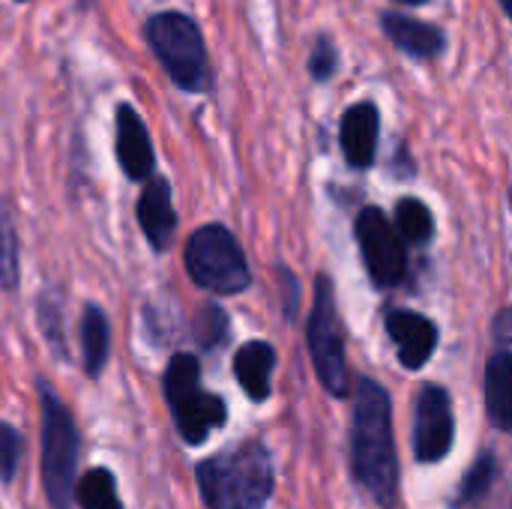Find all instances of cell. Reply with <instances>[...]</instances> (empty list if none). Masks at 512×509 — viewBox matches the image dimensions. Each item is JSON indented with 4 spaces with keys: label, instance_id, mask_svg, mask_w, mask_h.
I'll use <instances>...</instances> for the list:
<instances>
[{
    "label": "cell",
    "instance_id": "cell-1",
    "mask_svg": "<svg viewBox=\"0 0 512 509\" xmlns=\"http://www.w3.org/2000/svg\"><path fill=\"white\" fill-rule=\"evenodd\" d=\"M351 468L357 483L384 509L396 507L399 495V459L393 441L390 396L381 384L360 378L354 393L351 423Z\"/></svg>",
    "mask_w": 512,
    "mask_h": 509
},
{
    "label": "cell",
    "instance_id": "cell-2",
    "mask_svg": "<svg viewBox=\"0 0 512 509\" xmlns=\"http://www.w3.org/2000/svg\"><path fill=\"white\" fill-rule=\"evenodd\" d=\"M207 509H264L273 495V465L258 441L240 444L198 465Z\"/></svg>",
    "mask_w": 512,
    "mask_h": 509
},
{
    "label": "cell",
    "instance_id": "cell-3",
    "mask_svg": "<svg viewBox=\"0 0 512 509\" xmlns=\"http://www.w3.org/2000/svg\"><path fill=\"white\" fill-rule=\"evenodd\" d=\"M144 36L180 90L204 93L213 84V69L207 60V48L195 21L183 12H159L147 21Z\"/></svg>",
    "mask_w": 512,
    "mask_h": 509
},
{
    "label": "cell",
    "instance_id": "cell-4",
    "mask_svg": "<svg viewBox=\"0 0 512 509\" xmlns=\"http://www.w3.org/2000/svg\"><path fill=\"white\" fill-rule=\"evenodd\" d=\"M42 402V486L48 504L54 509H69L75 498V468H78V429L69 408L57 393L39 381Z\"/></svg>",
    "mask_w": 512,
    "mask_h": 509
},
{
    "label": "cell",
    "instance_id": "cell-5",
    "mask_svg": "<svg viewBox=\"0 0 512 509\" xmlns=\"http://www.w3.org/2000/svg\"><path fill=\"white\" fill-rule=\"evenodd\" d=\"M165 399L186 444H204L210 432H216L228 417L225 402L201 390V366L192 354L171 357L165 372Z\"/></svg>",
    "mask_w": 512,
    "mask_h": 509
},
{
    "label": "cell",
    "instance_id": "cell-6",
    "mask_svg": "<svg viewBox=\"0 0 512 509\" xmlns=\"http://www.w3.org/2000/svg\"><path fill=\"white\" fill-rule=\"evenodd\" d=\"M186 273L189 279L213 294H240L249 288L252 273L237 237L222 225L198 228L186 243Z\"/></svg>",
    "mask_w": 512,
    "mask_h": 509
},
{
    "label": "cell",
    "instance_id": "cell-7",
    "mask_svg": "<svg viewBox=\"0 0 512 509\" xmlns=\"http://www.w3.org/2000/svg\"><path fill=\"white\" fill-rule=\"evenodd\" d=\"M309 351L315 372L327 393L342 399L348 393V363H345V333L333 297V282L327 276H318L315 282V303L309 315Z\"/></svg>",
    "mask_w": 512,
    "mask_h": 509
},
{
    "label": "cell",
    "instance_id": "cell-8",
    "mask_svg": "<svg viewBox=\"0 0 512 509\" xmlns=\"http://www.w3.org/2000/svg\"><path fill=\"white\" fill-rule=\"evenodd\" d=\"M354 231H357V243H360L369 279L378 288L402 285L408 273V249L396 225L387 219V213L378 207H363L354 222Z\"/></svg>",
    "mask_w": 512,
    "mask_h": 509
},
{
    "label": "cell",
    "instance_id": "cell-9",
    "mask_svg": "<svg viewBox=\"0 0 512 509\" xmlns=\"http://www.w3.org/2000/svg\"><path fill=\"white\" fill-rule=\"evenodd\" d=\"M456 438L450 393L438 384H426L414 405V456L423 465L441 462Z\"/></svg>",
    "mask_w": 512,
    "mask_h": 509
},
{
    "label": "cell",
    "instance_id": "cell-10",
    "mask_svg": "<svg viewBox=\"0 0 512 509\" xmlns=\"http://www.w3.org/2000/svg\"><path fill=\"white\" fill-rule=\"evenodd\" d=\"M378 135H381V114L375 102H357L342 114L339 123V144L351 168L363 171L375 162L378 153Z\"/></svg>",
    "mask_w": 512,
    "mask_h": 509
},
{
    "label": "cell",
    "instance_id": "cell-11",
    "mask_svg": "<svg viewBox=\"0 0 512 509\" xmlns=\"http://www.w3.org/2000/svg\"><path fill=\"white\" fill-rule=\"evenodd\" d=\"M387 333L396 342L399 363L405 369H423L438 348V327L426 315L408 309H393L387 315Z\"/></svg>",
    "mask_w": 512,
    "mask_h": 509
},
{
    "label": "cell",
    "instance_id": "cell-12",
    "mask_svg": "<svg viewBox=\"0 0 512 509\" xmlns=\"http://www.w3.org/2000/svg\"><path fill=\"white\" fill-rule=\"evenodd\" d=\"M117 159L129 180H150L156 168V153L150 144V132L141 120V114L123 102L117 108Z\"/></svg>",
    "mask_w": 512,
    "mask_h": 509
},
{
    "label": "cell",
    "instance_id": "cell-13",
    "mask_svg": "<svg viewBox=\"0 0 512 509\" xmlns=\"http://www.w3.org/2000/svg\"><path fill=\"white\" fill-rule=\"evenodd\" d=\"M138 225L147 237V243L156 249V252H165L174 240V231H177V213H174V204H171V186L165 177H150L144 180V189H141V198H138Z\"/></svg>",
    "mask_w": 512,
    "mask_h": 509
},
{
    "label": "cell",
    "instance_id": "cell-14",
    "mask_svg": "<svg viewBox=\"0 0 512 509\" xmlns=\"http://www.w3.org/2000/svg\"><path fill=\"white\" fill-rule=\"evenodd\" d=\"M384 33L411 57H420V60H429V57H438L447 45L444 33L426 21H417V18H408V15H399V12H387L384 15Z\"/></svg>",
    "mask_w": 512,
    "mask_h": 509
},
{
    "label": "cell",
    "instance_id": "cell-15",
    "mask_svg": "<svg viewBox=\"0 0 512 509\" xmlns=\"http://www.w3.org/2000/svg\"><path fill=\"white\" fill-rule=\"evenodd\" d=\"M276 366V351L267 342H249L234 357V375L243 393L252 402H264L270 396V375Z\"/></svg>",
    "mask_w": 512,
    "mask_h": 509
},
{
    "label": "cell",
    "instance_id": "cell-16",
    "mask_svg": "<svg viewBox=\"0 0 512 509\" xmlns=\"http://www.w3.org/2000/svg\"><path fill=\"white\" fill-rule=\"evenodd\" d=\"M486 411L492 423L512 435V354L498 351L486 366Z\"/></svg>",
    "mask_w": 512,
    "mask_h": 509
},
{
    "label": "cell",
    "instance_id": "cell-17",
    "mask_svg": "<svg viewBox=\"0 0 512 509\" xmlns=\"http://www.w3.org/2000/svg\"><path fill=\"white\" fill-rule=\"evenodd\" d=\"M111 348V327L99 306H87L81 318V351H84V372L96 378L105 369Z\"/></svg>",
    "mask_w": 512,
    "mask_h": 509
},
{
    "label": "cell",
    "instance_id": "cell-18",
    "mask_svg": "<svg viewBox=\"0 0 512 509\" xmlns=\"http://www.w3.org/2000/svg\"><path fill=\"white\" fill-rule=\"evenodd\" d=\"M75 501L81 509H123L120 498H117V486H114V477L111 471L105 468H96V471H87L78 486H75Z\"/></svg>",
    "mask_w": 512,
    "mask_h": 509
},
{
    "label": "cell",
    "instance_id": "cell-19",
    "mask_svg": "<svg viewBox=\"0 0 512 509\" xmlns=\"http://www.w3.org/2000/svg\"><path fill=\"white\" fill-rule=\"evenodd\" d=\"M393 222H396V231L402 234V240H408V243H429L435 234L432 210L420 198H402L396 204Z\"/></svg>",
    "mask_w": 512,
    "mask_h": 509
},
{
    "label": "cell",
    "instance_id": "cell-20",
    "mask_svg": "<svg viewBox=\"0 0 512 509\" xmlns=\"http://www.w3.org/2000/svg\"><path fill=\"white\" fill-rule=\"evenodd\" d=\"M18 231L6 201H0V285L12 291L18 285Z\"/></svg>",
    "mask_w": 512,
    "mask_h": 509
},
{
    "label": "cell",
    "instance_id": "cell-21",
    "mask_svg": "<svg viewBox=\"0 0 512 509\" xmlns=\"http://www.w3.org/2000/svg\"><path fill=\"white\" fill-rule=\"evenodd\" d=\"M228 336V318L219 306H204L195 318V339L201 348L213 351L225 342Z\"/></svg>",
    "mask_w": 512,
    "mask_h": 509
},
{
    "label": "cell",
    "instance_id": "cell-22",
    "mask_svg": "<svg viewBox=\"0 0 512 509\" xmlns=\"http://www.w3.org/2000/svg\"><path fill=\"white\" fill-rule=\"evenodd\" d=\"M39 327L48 339V345L54 348L57 357H66V339H63V318H60V300L54 294H42L39 297Z\"/></svg>",
    "mask_w": 512,
    "mask_h": 509
},
{
    "label": "cell",
    "instance_id": "cell-23",
    "mask_svg": "<svg viewBox=\"0 0 512 509\" xmlns=\"http://www.w3.org/2000/svg\"><path fill=\"white\" fill-rule=\"evenodd\" d=\"M336 69H339V51H336L330 36H321L315 42L312 57H309V72H312L315 81H330L336 75Z\"/></svg>",
    "mask_w": 512,
    "mask_h": 509
},
{
    "label": "cell",
    "instance_id": "cell-24",
    "mask_svg": "<svg viewBox=\"0 0 512 509\" xmlns=\"http://www.w3.org/2000/svg\"><path fill=\"white\" fill-rule=\"evenodd\" d=\"M492 480H495V456H483V459L468 471V477H465V483H462V501H477V498H483V495L489 492Z\"/></svg>",
    "mask_w": 512,
    "mask_h": 509
},
{
    "label": "cell",
    "instance_id": "cell-25",
    "mask_svg": "<svg viewBox=\"0 0 512 509\" xmlns=\"http://www.w3.org/2000/svg\"><path fill=\"white\" fill-rule=\"evenodd\" d=\"M18 459H21V435L0 423V483H9L18 471Z\"/></svg>",
    "mask_w": 512,
    "mask_h": 509
},
{
    "label": "cell",
    "instance_id": "cell-26",
    "mask_svg": "<svg viewBox=\"0 0 512 509\" xmlns=\"http://www.w3.org/2000/svg\"><path fill=\"white\" fill-rule=\"evenodd\" d=\"M495 339L504 351L512 354V312H501L498 321H495Z\"/></svg>",
    "mask_w": 512,
    "mask_h": 509
},
{
    "label": "cell",
    "instance_id": "cell-27",
    "mask_svg": "<svg viewBox=\"0 0 512 509\" xmlns=\"http://www.w3.org/2000/svg\"><path fill=\"white\" fill-rule=\"evenodd\" d=\"M396 3H405V6H420V3H429V0H396Z\"/></svg>",
    "mask_w": 512,
    "mask_h": 509
},
{
    "label": "cell",
    "instance_id": "cell-28",
    "mask_svg": "<svg viewBox=\"0 0 512 509\" xmlns=\"http://www.w3.org/2000/svg\"><path fill=\"white\" fill-rule=\"evenodd\" d=\"M501 3H504V12L512 18V0H501Z\"/></svg>",
    "mask_w": 512,
    "mask_h": 509
},
{
    "label": "cell",
    "instance_id": "cell-29",
    "mask_svg": "<svg viewBox=\"0 0 512 509\" xmlns=\"http://www.w3.org/2000/svg\"><path fill=\"white\" fill-rule=\"evenodd\" d=\"M510 204H512V192H510Z\"/></svg>",
    "mask_w": 512,
    "mask_h": 509
},
{
    "label": "cell",
    "instance_id": "cell-30",
    "mask_svg": "<svg viewBox=\"0 0 512 509\" xmlns=\"http://www.w3.org/2000/svg\"><path fill=\"white\" fill-rule=\"evenodd\" d=\"M18 3H24V0H18Z\"/></svg>",
    "mask_w": 512,
    "mask_h": 509
}]
</instances>
